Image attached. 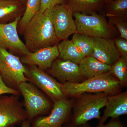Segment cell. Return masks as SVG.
<instances>
[{
	"label": "cell",
	"instance_id": "1",
	"mask_svg": "<svg viewBox=\"0 0 127 127\" xmlns=\"http://www.w3.org/2000/svg\"><path fill=\"white\" fill-rule=\"evenodd\" d=\"M23 34L25 45L30 52L57 45L61 41L56 35L47 10L37 12L28 24Z\"/></svg>",
	"mask_w": 127,
	"mask_h": 127
},
{
	"label": "cell",
	"instance_id": "2",
	"mask_svg": "<svg viewBox=\"0 0 127 127\" xmlns=\"http://www.w3.org/2000/svg\"><path fill=\"white\" fill-rule=\"evenodd\" d=\"M65 96H79L86 93H104L113 95L120 89L121 85L117 78L108 72L95 76L81 82L62 83Z\"/></svg>",
	"mask_w": 127,
	"mask_h": 127
},
{
	"label": "cell",
	"instance_id": "3",
	"mask_svg": "<svg viewBox=\"0 0 127 127\" xmlns=\"http://www.w3.org/2000/svg\"><path fill=\"white\" fill-rule=\"evenodd\" d=\"M108 96L101 93L94 94L84 93L79 96L73 108L72 125L81 126L92 119H101L100 110L105 107Z\"/></svg>",
	"mask_w": 127,
	"mask_h": 127
},
{
	"label": "cell",
	"instance_id": "4",
	"mask_svg": "<svg viewBox=\"0 0 127 127\" xmlns=\"http://www.w3.org/2000/svg\"><path fill=\"white\" fill-rule=\"evenodd\" d=\"M78 32L93 37L112 39L114 28L105 17L94 12L91 15L73 12Z\"/></svg>",
	"mask_w": 127,
	"mask_h": 127
},
{
	"label": "cell",
	"instance_id": "5",
	"mask_svg": "<svg viewBox=\"0 0 127 127\" xmlns=\"http://www.w3.org/2000/svg\"><path fill=\"white\" fill-rule=\"evenodd\" d=\"M18 91L23 96L27 119L30 122L38 116L48 112L51 104L41 91L32 83L23 82L19 84Z\"/></svg>",
	"mask_w": 127,
	"mask_h": 127
},
{
	"label": "cell",
	"instance_id": "6",
	"mask_svg": "<svg viewBox=\"0 0 127 127\" xmlns=\"http://www.w3.org/2000/svg\"><path fill=\"white\" fill-rule=\"evenodd\" d=\"M26 70L20 57L0 47V74L7 86L18 90L19 84L28 81L25 75Z\"/></svg>",
	"mask_w": 127,
	"mask_h": 127
},
{
	"label": "cell",
	"instance_id": "7",
	"mask_svg": "<svg viewBox=\"0 0 127 127\" xmlns=\"http://www.w3.org/2000/svg\"><path fill=\"white\" fill-rule=\"evenodd\" d=\"M26 68L25 75L28 81L44 92L53 102L65 98L62 83L58 82L51 75L36 66L28 65Z\"/></svg>",
	"mask_w": 127,
	"mask_h": 127
},
{
	"label": "cell",
	"instance_id": "8",
	"mask_svg": "<svg viewBox=\"0 0 127 127\" xmlns=\"http://www.w3.org/2000/svg\"><path fill=\"white\" fill-rule=\"evenodd\" d=\"M54 27L56 35L60 41L68 39L77 32L73 12L66 4L57 5L47 10Z\"/></svg>",
	"mask_w": 127,
	"mask_h": 127
},
{
	"label": "cell",
	"instance_id": "9",
	"mask_svg": "<svg viewBox=\"0 0 127 127\" xmlns=\"http://www.w3.org/2000/svg\"><path fill=\"white\" fill-rule=\"evenodd\" d=\"M26 119L19 95H0V127H15Z\"/></svg>",
	"mask_w": 127,
	"mask_h": 127
},
{
	"label": "cell",
	"instance_id": "10",
	"mask_svg": "<svg viewBox=\"0 0 127 127\" xmlns=\"http://www.w3.org/2000/svg\"><path fill=\"white\" fill-rule=\"evenodd\" d=\"M21 17H17L10 23H0V47L22 57L30 52L18 35L17 26Z\"/></svg>",
	"mask_w": 127,
	"mask_h": 127
},
{
	"label": "cell",
	"instance_id": "11",
	"mask_svg": "<svg viewBox=\"0 0 127 127\" xmlns=\"http://www.w3.org/2000/svg\"><path fill=\"white\" fill-rule=\"evenodd\" d=\"M72 102L66 98L54 102L52 110L46 116H39L32 120V127H62L66 122Z\"/></svg>",
	"mask_w": 127,
	"mask_h": 127
},
{
	"label": "cell",
	"instance_id": "12",
	"mask_svg": "<svg viewBox=\"0 0 127 127\" xmlns=\"http://www.w3.org/2000/svg\"><path fill=\"white\" fill-rule=\"evenodd\" d=\"M46 71L49 75L63 83L79 82L84 78L79 64L61 58L56 59Z\"/></svg>",
	"mask_w": 127,
	"mask_h": 127
},
{
	"label": "cell",
	"instance_id": "13",
	"mask_svg": "<svg viewBox=\"0 0 127 127\" xmlns=\"http://www.w3.org/2000/svg\"><path fill=\"white\" fill-rule=\"evenodd\" d=\"M59 57L57 46L41 48L33 52H29L21 58L23 64L34 65L44 71L51 66L53 62Z\"/></svg>",
	"mask_w": 127,
	"mask_h": 127
},
{
	"label": "cell",
	"instance_id": "14",
	"mask_svg": "<svg viewBox=\"0 0 127 127\" xmlns=\"http://www.w3.org/2000/svg\"><path fill=\"white\" fill-rule=\"evenodd\" d=\"M92 56L110 66L114 64L121 57L113 40L99 37L94 38Z\"/></svg>",
	"mask_w": 127,
	"mask_h": 127
},
{
	"label": "cell",
	"instance_id": "15",
	"mask_svg": "<svg viewBox=\"0 0 127 127\" xmlns=\"http://www.w3.org/2000/svg\"><path fill=\"white\" fill-rule=\"evenodd\" d=\"M104 114L98 125H102L109 118L117 119L127 114V92L108 96Z\"/></svg>",
	"mask_w": 127,
	"mask_h": 127
},
{
	"label": "cell",
	"instance_id": "16",
	"mask_svg": "<svg viewBox=\"0 0 127 127\" xmlns=\"http://www.w3.org/2000/svg\"><path fill=\"white\" fill-rule=\"evenodd\" d=\"M78 64L82 75L87 79L109 72L111 67L92 56L84 57Z\"/></svg>",
	"mask_w": 127,
	"mask_h": 127
},
{
	"label": "cell",
	"instance_id": "17",
	"mask_svg": "<svg viewBox=\"0 0 127 127\" xmlns=\"http://www.w3.org/2000/svg\"><path fill=\"white\" fill-rule=\"evenodd\" d=\"M21 1L17 0H0V23L13 21L22 14Z\"/></svg>",
	"mask_w": 127,
	"mask_h": 127
},
{
	"label": "cell",
	"instance_id": "18",
	"mask_svg": "<svg viewBox=\"0 0 127 127\" xmlns=\"http://www.w3.org/2000/svg\"><path fill=\"white\" fill-rule=\"evenodd\" d=\"M65 4L73 12L91 15L101 10L105 4L101 0H66Z\"/></svg>",
	"mask_w": 127,
	"mask_h": 127
},
{
	"label": "cell",
	"instance_id": "19",
	"mask_svg": "<svg viewBox=\"0 0 127 127\" xmlns=\"http://www.w3.org/2000/svg\"><path fill=\"white\" fill-rule=\"evenodd\" d=\"M57 46L60 58L79 64L85 57L72 40L68 39L61 41Z\"/></svg>",
	"mask_w": 127,
	"mask_h": 127
},
{
	"label": "cell",
	"instance_id": "20",
	"mask_svg": "<svg viewBox=\"0 0 127 127\" xmlns=\"http://www.w3.org/2000/svg\"><path fill=\"white\" fill-rule=\"evenodd\" d=\"M41 0H27L26 9L17 26L18 32L23 34L26 27L32 17L39 11Z\"/></svg>",
	"mask_w": 127,
	"mask_h": 127
},
{
	"label": "cell",
	"instance_id": "21",
	"mask_svg": "<svg viewBox=\"0 0 127 127\" xmlns=\"http://www.w3.org/2000/svg\"><path fill=\"white\" fill-rule=\"evenodd\" d=\"M71 40L84 57L92 56L94 44V37L77 32L73 34Z\"/></svg>",
	"mask_w": 127,
	"mask_h": 127
},
{
	"label": "cell",
	"instance_id": "22",
	"mask_svg": "<svg viewBox=\"0 0 127 127\" xmlns=\"http://www.w3.org/2000/svg\"><path fill=\"white\" fill-rule=\"evenodd\" d=\"M106 16H127V0H115L104 5Z\"/></svg>",
	"mask_w": 127,
	"mask_h": 127
},
{
	"label": "cell",
	"instance_id": "23",
	"mask_svg": "<svg viewBox=\"0 0 127 127\" xmlns=\"http://www.w3.org/2000/svg\"><path fill=\"white\" fill-rule=\"evenodd\" d=\"M109 72L118 80L121 86L125 85L127 82V60L120 57L111 66Z\"/></svg>",
	"mask_w": 127,
	"mask_h": 127
},
{
	"label": "cell",
	"instance_id": "24",
	"mask_svg": "<svg viewBox=\"0 0 127 127\" xmlns=\"http://www.w3.org/2000/svg\"><path fill=\"white\" fill-rule=\"evenodd\" d=\"M109 23L118 29L121 38L127 40V16H109Z\"/></svg>",
	"mask_w": 127,
	"mask_h": 127
},
{
	"label": "cell",
	"instance_id": "25",
	"mask_svg": "<svg viewBox=\"0 0 127 127\" xmlns=\"http://www.w3.org/2000/svg\"><path fill=\"white\" fill-rule=\"evenodd\" d=\"M113 40L121 57L127 60V40L120 38Z\"/></svg>",
	"mask_w": 127,
	"mask_h": 127
},
{
	"label": "cell",
	"instance_id": "26",
	"mask_svg": "<svg viewBox=\"0 0 127 127\" xmlns=\"http://www.w3.org/2000/svg\"><path fill=\"white\" fill-rule=\"evenodd\" d=\"M66 0H41L39 11L43 12L57 5L65 4Z\"/></svg>",
	"mask_w": 127,
	"mask_h": 127
},
{
	"label": "cell",
	"instance_id": "27",
	"mask_svg": "<svg viewBox=\"0 0 127 127\" xmlns=\"http://www.w3.org/2000/svg\"><path fill=\"white\" fill-rule=\"evenodd\" d=\"M20 94L18 90L7 86L3 81L0 74V95L5 94L19 95Z\"/></svg>",
	"mask_w": 127,
	"mask_h": 127
},
{
	"label": "cell",
	"instance_id": "28",
	"mask_svg": "<svg viewBox=\"0 0 127 127\" xmlns=\"http://www.w3.org/2000/svg\"><path fill=\"white\" fill-rule=\"evenodd\" d=\"M96 127H123L121 122L117 119H112L106 124L98 125Z\"/></svg>",
	"mask_w": 127,
	"mask_h": 127
},
{
	"label": "cell",
	"instance_id": "29",
	"mask_svg": "<svg viewBox=\"0 0 127 127\" xmlns=\"http://www.w3.org/2000/svg\"><path fill=\"white\" fill-rule=\"evenodd\" d=\"M21 127H32L31 122L28 119L24 120L22 123Z\"/></svg>",
	"mask_w": 127,
	"mask_h": 127
},
{
	"label": "cell",
	"instance_id": "30",
	"mask_svg": "<svg viewBox=\"0 0 127 127\" xmlns=\"http://www.w3.org/2000/svg\"><path fill=\"white\" fill-rule=\"evenodd\" d=\"M90 127V126H87V125H86V124L85 125H81V126H74V125H71L70 126H69V127Z\"/></svg>",
	"mask_w": 127,
	"mask_h": 127
},
{
	"label": "cell",
	"instance_id": "31",
	"mask_svg": "<svg viewBox=\"0 0 127 127\" xmlns=\"http://www.w3.org/2000/svg\"><path fill=\"white\" fill-rule=\"evenodd\" d=\"M102 1L105 3V4H106V3H109L114 0H101Z\"/></svg>",
	"mask_w": 127,
	"mask_h": 127
},
{
	"label": "cell",
	"instance_id": "32",
	"mask_svg": "<svg viewBox=\"0 0 127 127\" xmlns=\"http://www.w3.org/2000/svg\"><path fill=\"white\" fill-rule=\"evenodd\" d=\"M17 0L20 1H21L22 0Z\"/></svg>",
	"mask_w": 127,
	"mask_h": 127
}]
</instances>
